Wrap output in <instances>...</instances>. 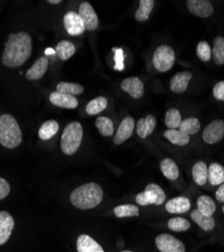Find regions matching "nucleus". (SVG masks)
I'll return each mask as SVG.
<instances>
[{
  "label": "nucleus",
  "mask_w": 224,
  "mask_h": 252,
  "mask_svg": "<svg viewBox=\"0 0 224 252\" xmlns=\"http://www.w3.org/2000/svg\"><path fill=\"white\" fill-rule=\"evenodd\" d=\"M155 6L154 0H140L139 1V7L135 12V19L139 23L146 22L149 19L153 8Z\"/></svg>",
  "instance_id": "nucleus-27"
},
{
  "label": "nucleus",
  "mask_w": 224,
  "mask_h": 252,
  "mask_svg": "<svg viewBox=\"0 0 224 252\" xmlns=\"http://www.w3.org/2000/svg\"><path fill=\"white\" fill-rule=\"evenodd\" d=\"M77 250L78 252H104L101 245H99L93 238L85 234L78 237Z\"/></svg>",
  "instance_id": "nucleus-19"
},
{
  "label": "nucleus",
  "mask_w": 224,
  "mask_h": 252,
  "mask_svg": "<svg viewBox=\"0 0 224 252\" xmlns=\"http://www.w3.org/2000/svg\"><path fill=\"white\" fill-rule=\"evenodd\" d=\"M164 136L173 144L185 146L190 142V136L178 129H168L164 132Z\"/></svg>",
  "instance_id": "nucleus-26"
},
{
  "label": "nucleus",
  "mask_w": 224,
  "mask_h": 252,
  "mask_svg": "<svg viewBox=\"0 0 224 252\" xmlns=\"http://www.w3.org/2000/svg\"><path fill=\"white\" fill-rule=\"evenodd\" d=\"M212 58L216 65H224V37L217 36L214 39Z\"/></svg>",
  "instance_id": "nucleus-34"
},
{
  "label": "nucleus",
  "mask_w": 224,
  "mask_h": 252,
  "mask_svg": "<svg viewBox=\"0 0 224 252\" xmlns=\"http://www.w3.org/2000/svg\"><path fill=\"white\" fill-rule=\"evenodd\" d=\"M57 91L75 96V95L82 94L84 92V88L81 86L80 84H77V83L60 82L57 85Z\"/></svg>",
  "instance_id": "nucleus-32"
},
{
  "label": "nucleus",
  "mask_w": 224,
  "mask_h": 252,
  "mask_svg": "<svg viewBox=\"0 0 224 252\" xmlns=\"http://www.w3.org/2000/svg\"><path fill=\"white\" fill-rule=\"evenodd\" d=\"M32 40L28 32L10 33L2 55L3 65L8 68L20 67L32 56Z\"/></svg>",
  "instance_id": "nucleus-1"
},
{
  "label": "nucleus",
  "mask_w": 224,
  "mask_h": 252,
  "mask_svg": "<svg viewBox=\"0 0 224 252\" xmlns=\"http://www.w3.org/2000/svg\"><path fill=\"white\" fill-rule=\"evenodd\" d=\"M216 199L220 203H224V183L219 187L216 192Z\"/></svg>",
  "instance_id": "nucleus-42"
},
{
  "label": "nucleus",
  "mask_w": 224,
  "mask_h": 252,
  "mask_svg": "<svg viewBox=\"0 0 224 252\" xmlns=\"http://www.w3.org/2000/svg\"><path fill=\"white\" fill-rule=\"evenodd\" d=\"M156 245L160 252H186L184 243L170 234L157 236Z\"/></svg>",
  "instance_id": "nucleus-6"
},
{
  "label": "nucleus",
  "mask_w": 224,
  "mask_h": 252,
  "mask_svg": "<svg viewBox=\"0 0 224 252\" xmlns=\"http://www.w3.org/2000/svg\"><path fill=\"white\" fill-rule=\"evenodd\" d=\"M197 206L199 211L205 216H212L215 213L216 206L214 201L206 195L200 196L197 200Z\"/></svg>",
  "instance_id": "nucleus-28"
},
{
  "label": "nucleus",
  "mask_w": 224,
  "mask_h": 252,
  "mask_svg": "<svg viewBox=\"0 0 224 252\" xmlns=\"http://www.w3.org/2000/svg\"><path fill=\"white\" fill-rule=\"evenodd\" d=\"M146 190L152 192V194L155 196V198H156V204L155 205L160 206V205H162L165 203L166 194H165L164 190H162V189L160 186H158L156 184H150L146 188Z\"/></svg>",
  "instance_id": "nucleus-38"
},
{
  "label": "nucleus",
  "mask_w": 224,
  "mask_h": 252,
  "mask_svg": "<svg viewBox=\"0 0 224 252\" xmlns=\"http://www.w3.org/2000/svg\"><path fill=\"white\" fill-rule=\"evenodd\" d=\"M200 127H201L200 121L195 117H190L185 120H182L179 126V130L190 136V135L196 134L200 130Z\"/></svg>",
  "instance_id": "nucleus-29"
},
{
  "label": "nucleus",
  "mask_w": 224,
  "mask_h": 252,
  "mask_svg": "<svg viewBox=\"0 0 224 252\" xmlns=\"http://www.w3.org/2000/svg\"><path fill=\"white\" fill-rule=\"evenodd\" d=\"M182 122L181 113L178 109L172 108L169 109L165 116V124L168 126L169 129H177Z\"/></svg>",
  "instance_id": "nucleus-35"
},
{
  "label": "nucleus",
  "mask_w": 224,
  "mask_h": 252,
  "mask_svg": "<svg viewBox=\"0 0 224 252\" xmlns=\"http://www.w3.org/2000/svg\"><path fill=\"white\" fill-rule=\"evenodd\" d=\"M192 176L195 183L199 186H204L208 181V167L204 161H198L192 169Z\"/></svg>",
  "instance_id": "nucleus-21"
},
{
  "label": "nucleus",
  "mask_w": 224,
  "mask_h": 252,
  "mask_svg": "<svg viewBox=\"0 0 224 252\" xmlns=\"http://www.w3.org/2000/svg\"><path fill=\"white\" fill-rule=\"evenodd\" d=\"M196 53H197L198 58L203 62H208L211 60L212 50H211L209 44L205 40L199 41V44L197 45Z\"/></svg>",
  "instance_id": "nucleus-37"
},
{
  "label": "nucleus",
  "mask_w": 224,
  "mask_h": 252,
  "mask_svg": "<svg viewBox=\"0 0 224 252\" xmlns=\"http://www.w3.org/2000/svg\"><path fill=\"white\" fill-rule=\"evenodd\" d=\"M121 252H132V251H128H128H121Z\"/></svg>",
  "instance_id": "nucleus-44"
},
{
  "label": "nucleus",
  "mask_w": 224,
  "mask_h": 252,
  "mask_svg": "<svg viewBox=\"0 0 224 252\" xmlns=\"http://www.w3.org/2000/svg\"><path fill=\"white\" fill-rule=\"evenodd\" d=\"M213 95L217 100L224 101V81L215 84L213 87Z\"/></svg>",
  "instance_id": "nucleus-40"
},
{
  "label": "nucleus",
  "mask_w": 224,
  "mask_h": 252,
  "mask_svg": "<svg viewBox=\"0 0 224 252\" xmlns=\"http://www.w3.org/2000/svg\"><path fill=\"white\" fill-rule=\"evenodd\" d=\"M191 208L190 200L186 197H177L171 199L166 204V210L171 214H183L188 212Z\"/></svg>",
  "instance_id": "nucleus-17"
},
{
  "label": "nucleus",
  "mask_w": 224,
  "mask_h": 252,
  "mask_svg": "<svg viewBox=\"0 0 224 252\" xmlns=\"http://www.w3.org/2000/svg\"><path fill=\"white\" fill-rule=\"evenodd\" d=\"M192 220L203 230L211 231L215 227V220L212 216L203 215L198 209L193 210L191 213Z\"/></svg>",
  "instance_id": "nucleus-20"
},
{
  "label": "nucleus",
  "mask_w": 224,
  "mask_h": 252,
  "mask_svg": "<svg viewBox=\"0 0 224 252\" xmlns=\"http://www.w3.org/2000/svg\"><path fill=\"white\" fill-rule=\"evenodd\" d=\"M83 138V127L79 122L69 123L61 137V150L67 156L74 155L80 148Z\"/></svg>",
  "instance_id": "nucleus-4"
},
{
  "label": "nucleus",
  "mask_w": 224,
  "mask_h": 252,
  "mask_svg": "<svg viewBox=\"0 0 224 252\" xmlns=\"http://www.w3.org/2000/svg\"><path fill=\"white\" fill-rule=\"evenodd\" d=\"M22 140V130L15 118L10 114H2L0 116V143L1 145L12 150L17 148Z\"/></svg>",
  "instance_id": "nucleus-3"
},
{
  "label": "nucleus",
  "mask_w": 224,
  "mask_h": 252,
  "mask_svg": "<svg viewBox=\"0 0 224 252\" xmlns=\"http://www.w3.org/2000/svg\"><path fill=\"white\" fill-rule=\"evenodd\" d=\"M59 131V123L56 120L46 121L38 129V136L42 140H49Z\"/></svg>",
  "instance_id": "nucleus-25"
},
{
  "label": "nucleus",
  "mask_w": 224,
  "mask_h": 252,
  "mask_svg": "<svg viewBox=\"0 0 224 252\" xmlns=\"http://www.w3.org/2000/svg\"><path fill=\"white\" fill-rule=\"evenodd\" d=\"M114 214L118 218H126V217H133L138 216L139 209L137 206L132 204H125L120 205L114 208Z\"/></svg>",
  "instance_id": "nucleus-33"
},
{
  "label": "nucleus",
  "mask_w": 224,
  "mask_h": 252,
  "mask_svg": "<svg viewBox=\"0 0 224 252\" xmlns=\"http://www.w3.org/2000/svg\"><path fill=\"white\" fill-rule=\"evenodd\" d=\"M134 119L130 116L126 117L124 120L121 121V123L118 126V129L115 133L114 136V143L119 145L122 144L126 140H128L133 133L134 130Z\"/></svg>",
  "instance_id": "nucleus-11"
},
{
  "label": "nucleus",
  "mask_w": 224,
  "mask_h": 252,
  "mask_svg": "<svg viewBox=\"0 0 224 252\" xmlns=\"http://www.w3.org/2000/svg\"><path fill=\"white\" fill-rule=\"evenodd\" d=\"M79 15L85 26V30L92 32L98 28V24H99L98 16L96 14V11L94 10V8L89 2L84 1L80 4Z\"/></svg>",
  "instance_id": "nucleus-8"
},
{
  "label": "nucleus",
  "mask_w": 224,
  "mask_h": 252,
  "mask_svg": "<svg viewBox=\"0 0 224 252\" xmlns=\"http://www.w3.org/2000/svg\"><path fill=\"white\" fill-rule=\"evenodd\" d=\"M96 127L103 136H111L114 132V124L112 120L105 116H100L95 121Z\"/></svg>",
  "instance_id": "nucleus-31"
},
{
  "label": "nucleus",
  "mask_w": 224,
  "mask_h": 252,
  "mask_svg": "<svg viewBox=\"0 0 224 252\" xmlns=\"http://www.w3.org/2000/svg\"><path fill=\"white\" fill-rule=\"evenodd\" d=\"M107 99L105 97H97L91 100L86 106V112L88 115H96L102 112L107 107Z\"/></svg>",
  "instance_id": "nucleus-30"
},
{
  "label": "nucleus",
  "mask_w": 224,
  "mask_h": 252,
  "mask_svg": "<svg viewBox=\"0 0 224 252\" xmlns=\"http://www.w3.org/2000/svg\"><path fill=\"white\" fill-rule=\"evenodd\" d=\"M50 101L55 106L66 108V109H75L78 106V100L75 96L61 93L58 91L53 92L50 95Z\"/></svg>",
  "instance_id": "nucleus-13"
},
{
  "label": "nucleus",
  "mask_w": 224,
  "mask_h": 252,
  "mask_svg": "<svg viewBox=\"0 0 224 252\" xmlns=\"http://www.w3.org/2000/svg\"><path fill=\"white\" fill-rule=\"evenodd\" d=\"M135 200H136V203L141 206H149L152 204H156L155 196L152 194V192H150L148 190H145L144 192L139 193L135 197Z\"/></svg>",
  "instance_id": "nucleus-39"
},
{
  "label": "nucleus",
  "mask_w": 224,
  "mask_h": 252,
  "mask_svg": "<svg viewBox=\"0 0 224 252\" xmlns=\"http://www.w3.org/2000/svg\"><path fill=\"white\" fill-rule=\"evenodd\" d=\"M208 181L212 186H218L224 183V166L222 164L213 162L209 165Z\"/></svg>",
  "instance_id": "nucleus-23"
},
{
  "label": "nucleus",
  "mask_w": 224,
  "mask_h": 252,
  "mask_svg": "<svg viewBox=\"0 0 224 252\" xmlns=\"http://www.w3.org/2000/svg\"><path fill=\"white\" fill-rule=\"evenodd\" d=\"M222 211H223V213H224V206L222 207Z\"/></svg>",
  "instance_id": "nucleus-45"
},
{
  "label": "nucleus",
  "mask_w": 224,
  "mask_h": 252,
  "mask_svg": "<svg viewBox=\"0 0 224 252\" xmlns=\"http://www.w3.org/2000/svg\"><path fill=\"white\" fill-rule=\"evenodd\" d=\"M224 137V121L216 119L208 124L203 131V140L208 144L219 142Z\"/></svg>",
  "instance_id": "nucleus-7"
},
{
  "label": "nucleus",
  "mask_w": 224,
  "mask_h": 252,
  "mask_svg": "<svg viewBox=\"0 0 224 252\" xmlns=\"http://www.w3.org/2000/svg\"><path fill=\"white\" fill-rule=\"evenodd\" d=\"M176 55L174 50L168 45H161L155 51L153 57L154 67L159 72H167L172 69L175 64Z\"/></svg>",
  "instance_id": "nucleus-5"
},
{
  "label": "nucleus",
  "mask_w": 224,
  "mask_h": 252,
  "mask_svg": "<svg viewBox=\"0 0 224 252\" xmlns=\"http://www.w3.org/2000/svg\"><path fill=\"white\" fill-rule=\"evenodd\" d=\"M64 27L70 35L76 36L82 34L85 32V26L81 19L79 13L69 11L64 16Z\"/></svg>",
  "instance_id": "nucleus-9"
},
{
  "label": "nucleus",
  "mask_w": 224,
  "mask_h": 252,
  "mask_svg": "<svg viewBox=\"0 0 224 252\" xmlns=\"http://www.w3.org/2000/svg\"><path fill=\"white\" fill-rule=\"evenodd\" d=\"M13 227L14 220L12 216L6 211H0V245H3L7 242Z\"/></svg>",
  "instance_id": "nucleus-14"
},
{
  "label": "nucleus",
  "mask_w": 224,
  "mask_h": 252,
  "mask_svg": "<svg viewBox=\"0 0 224 252\" xmlns=\"http://www.w3.org/2000/svg\"><path fill=\"white\" fill-rule=\"evenodd\" d=\"M9 192H10V186L8 182L3 178H0V200L7 197Z\"/></svg>",
  "instance_id": "nucleus-41"
},
{
  "label": "nucleus",
  "mask_w": 224,
  "mask_h": 252,
  "mask_svg": "<svg viewBox=\"0 0 224 252\" xmlns=\"http://www.w3.org/2000/svg\"><path fill=\"white\" fill-rule=\"evenodd\" d=\"M157 125V119L153 115H148L145 118H140L136 123V133L140 138H146L151 135Z\"/></svg>",
  "instance_id": "nucleus-18"
},
{
  "label": "nucleus",
  "mask_w": 224,
  "mask_h": 252,
  "mask_svg": "<svg viewBox=\"0 0 224 252\" xmlns=\"http://www.w3.org/2000/svg\"><path fill=\"white\" fill-rule=\"evenodd\" d=\"M48 2H49V3H51V4H58V3H61V2H62V0H49Z\"/></svg>",
  "instance_id": "nucleus-43"
},
{
  "label": "nucleus",
  "mask_w": 224,
  "mask_h": 252,
  "mask_svg": "<svg viewBox=\"0 0 224 252\" xmlns=\"http://www.w3.org/2000/svg\"><path fill=\"white\" fill-rule=\"evenodd\" d=\"M102 199V188L96 183H88L76 188L70 196L72 205L81 210L95 208Z\"/></svg>",
  "instance_id": "nucleus-2"
},
{
  "label": "nucleus",
  "mask_w": 224,
  "mask_h": 252,
  "mask_svg": "<svg viewBox=\"0 0 224 252\" xmlns=\"http://www.w3.org/2000/svg\"><path fill=\"white\" fill-rule=\"evenodd\" d=\"M190 222L182 217L172 218L168 222L169 229L175 231V232H184V231H187L190 228Z\"/></svg>",
  "instance_id": "nucleus-36"
},
{
  "label": "nucleus",
  "mask_w": 224,
  "mask_h": 252,
  "mask_svg": "<svg viewBox=\"0 0 224 252\" xmlns=\"http://www.w3.org/2000/svg\"><path fill=\"white\" fill-rule=\"evenodd\" d=\"M121 89L128 93L132 98L139 99L144 95L145 85L137 77H130L122 81Z\"/></svg>",
  "instance_id": "nucleus-12"
},
{
  "label": "nucleus",
  "mask_w": 224,
  "mask_h": 252,
  "mask_svg": "<svg viewBox=\"0 0 224 252\" xmlns=\"http://www.w3.org/2000/svg\"><path fill=\"white\" fill-rule=\"evenodd\" d=\"M192 73L189 71L179 72L173 76L171 80V90L175 93H184L192 79Z\"/></svg>",
  "instance_id": "nucleus-15"
},
{
  "label": "nucleus",
  "mask_w": 224,
  "mask_h": 252,
  "mask_svg": "<svg viewBox=\"0 0 224 252\" xmlns=\"http://www.w3.org/2000/svg\"><path fill=\"white\" fill-rule=\"evenodd\" d=\"M76 53L75 46L69 40H61L56 47V54L62 61H67L72 58Z\"/></svg>",
  "instance_id": "nucleus-24"
},
{
  "label": "nucleus",
  "mask_w": 224,
  "mask_h": 252,
  "mask_svg": "<svg viewBox=\"0 0 224 252\" xmlns=\"http://www.w3.org/2000/svg\"><path fill=\"white\" fill-rule=\"evenodd\" d=\"M186 3L189 11L198 17L206 18L213 14V5L207 0H188Z\"/></svg>",
  "instance_id": "nucleus-10"
},
{
  "label": "nucleus",
  "mask_w": 224,
  "mask_h": 252,
  "mask_svg": "<svg viewBox=\"0 0 224 252\" xmlns=\"http://www.w3.org/2000/svg\"><path fill=\"white\" fill-rule=\"evenodd\" d=\"M160 169L164 176L170 181H176L179 178V167L171 158H165L160 161Z\"/></svg>",
  "instance_id": "nucleus-22"
},
{
  "label": "nucleus",
  "mask_w": 224,
  "mask_h": 252,
  "mask_svg": "<svg viewBox=\"0 0 224 252\" xmlns=\"http://www.w3.org/2000/svg\"><path fill=\"white\" fill-rule=\"evenodd\" d=\"M48 66H49V60L46 57L39 58L38 60L35 61L34 64L32 66V68L28 70V72L26 73V78L30 81H35V80L42 79L48 70Z\"/></svg>",
  "instance_id": "nucleus-16"
}]
</instances>
